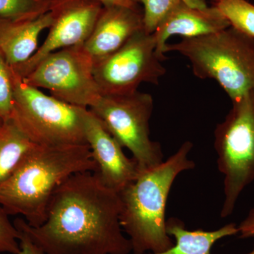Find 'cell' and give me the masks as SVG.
I'll return each instance as SVG.
<instances>
[{
	"label": "cell",
	"mask_w": 254,
	"mask_h": 254,
	"mask_svg": "<svg viewBox=\"0 0 254 254\" xmlns=\"http://www.w3.org/2000/svg\"><path fill=\"white\" fill-rule=\"evenodd\" d=\"M120 193L103 185L95 172L75 174L53 195L45 222L22 229L45 254H131L120 223Z\"/></svg>",
	"instance_id": "6da1fadb"
},
{
	"label": "cell",
	"mask_w": 254,
	"mask_h": 254,
	"mask_svg": "<svg viewBox=\"0 0 254 254\" xmlns=\"http://www.w3.org/2000/svg\"><path fill=\"white\" fill-rule=\"evenodd\" d=\"M96 170L88 145H36L0 185V205L8 215H22L30 226H40L60 185L75 174Z\"/></svg>",
	"instance_id": "7a4b0ae2"
},
{
	"label": "cell",
	"mask_w": 254,
	"mask_h": 254,
	"mask_svg": "<svg viewBox=\"0 0 254 254\" xmlns=\"http://www.w3.org/2000/svg\"><path fill=\"white\" fill-rule=\"evenodd\" d=\"M193 147L191 141L184 142L171 156L141 172L120 192V223L133 254L160 253L175 245L167 232V202L179 175L195 168V162L189 158Z\"/></svg>",
	"instance_id": "3957f363"
},
{
	"label": "cell",
	"mask_w": 254,
	"mask_h": 254,
	"mask_svg": "<svg viewBox=\"0 0 254 254\" xmlns=\"http://www.w3.org/2000/svg\"><path fill=\"white\" fill-rule=\"evenodd\" d=\"M168 52L183 55L196 77L215 80L231 101L254 92V38L232 26L206 36L182 38L167 45Z\"/></svg>",
	"instance_id": "277c9868"
},
{
	"label": "cell",
	"mask_w": 254,
	"mask_h": 254,
	"mask_svg": "<svg viewBox=\"0 0 254 254\" xmlns=\"http://www.w3.org/2000/svg\"><path fill=\"white\" fill-rule=\"evenodd\" d=\"M14 108L11 119L33 143L41 146L87 145L84 112L23 81L11 67Z\"/></svg>",
	"instance_id": "5b68a950"
},
{
	"label": "cell",
	"mask_w": 254,
	"mask_h": 254,
	"mask_svg": "<svg viewBox=\"0 0 254 254\" xmlns=\"http://www.w3.org/2000/svg\"><path fill=\"white\" fill-rule=\"evenodd\" d=\"M219 172L223 175L220 217L233 213L242 192L254 182V92L232 100V108L214 131Z\"/></svg>",
	"instance_id": "8992f818"
},
{
	"label": "cell",
	"mask_w": 254,
	"mask_h": 254,
	"mask_svg": "<svg viewBox=\"0 0 254 254\" xmlns=\"http://www.w3.org/2000/svg\"><path fill=\"white\" fill-rule=\"evenodd\" d=\"M153 109V96L138 91L101 95L90 108L120 145L131 152L140 173L164 161L161 145L150 136Z\"/></svg>",
	"instance_id": "52a82bcc"
},
{
	"label": "cell",
	"mask_w": 254,
	"mask_h": 254,
	"mask_svg": "<svg viewBox=\"0 0 254 254\" xmlns=\"http://www.w3.org/2000/svg\"><path fill=\"white\" fill-rule=\"evenodd\" d=\"M93 66V59L81 45L50 53L22 78L64 103L88 109L101 96Z\"/></svg>",
	"instance_id": "ba28073f"
},
{
	"label": "cell",
	"mask_w": 254,
	"mask_h": 254,
	"mask_svg": "<svg viewBox=\"0 0 254 254\" xmlns=\"http://www.w3.org/2000/svg\"><path fill=\"white\" fill-rule=\"evenodd\" d=\"M156 53L153 34L144 29L132 36L121 48L94 63L93 73L100 94H125L138 91L143 83L158 85L166 73Z\"/></svg>",
	"instance_id": "9c48e42d"
},
{
	"label": "cell",
	"mask_w": 254,
	"mask_h": 254,
	"mask_svg": "<svg viewBox=\"0 0 254 254\" xmlns=\"http://www.w3.org/2000/svg\"><path fill=\"white\" fill-rule=\"evenodd\" d=\"M96 0H56L55 17L46 41L31 59L17 68L24 78L47 55L58 50L81 46L91 36L103 9Z\"/></svg>",
	"instance_id": "30bf717a"
},
{
	"label": "cell",
	"mask_w": 254,
	"mask_h": 254,
	"mask_svg": "<svg viewBox=\"0 0 254 254\" xmlns=\"http://www.w3.org/2000/svg\"><path fill=\"white\" fill-rule=\"evenodd\" d=\"M84 129L87 145L97 166L95 173L103 185L120 193L138 177V165L125 155L123 147L88 109L84 112Z\"/></svg>",
	"instance_id": "8fae6325"
},
{
	"label": "cell",
	"mask_w": 254,
	"mask_h": 254,
	"mask_svg": "<svg viewBox=\"0 0 254 254\" xmlns=\"http://www.w3.org/2000/svg\"><path fill=\"white\" fill-rule=\"evenodd\" d=\"M142 30L143 14L137 6H103L91 36L82 46L95 63L121 48Z\"/></svg>",
	"instance_id": "7c38bea8"
},
{
	"label": "cell",
	"mask_w": 254,
	"mask_h": 254,
	"mask_svg": "<svg viewBox=\"0 0 254 254\" xmlns=\"http://www.w3.org/2000/svg\"><path fill=\"white\" fill-rule=\"evenodd\" d=\"M229 27L230 23L215 5L198 8L182 1L170 11L153 33L157 54L165 61L167 41L173 36H181L182 38H196Z\"/></svg>",
	"instance_id": "4fadbf2b"
},
{
	"label": "cell",
	"mask_w": 254,
	"mask_h": 254,
	"mask_svg": "<svg viewBox=\"0 0 254 254\" xmlns=\"http://www.w3.org/2000/svg\"><path fill=\"white\" fill-rule=\"evenodd\" d=\"M55 17L53 9L33 19L0 17V51L10 66L17 68L31 59L38 50L40 35L49 29Z\"/></svg>",
	"instance_id": "5bb4252c"
},
{
	"label": "cell",
	"mask_w": 254,
	"mask_h": 254,
	"mask_svg": "<svg viewBox=\"0 0 254 254\" xmlns=\"http://www.w3.org/2000/svg\"><path fill=\"white\" fill-rule=\"evenodd\" d=\"M166 229L168 235L175 239V245L165 252L148 254H213L211 250L217 242L238 234L235 223L227 224L213 231H190L183 221L177 218L167 220Z\"/></svg>",
	"instance_id": "9a60e30c"
},
{
	"label": "cell",
	"mask_w": 254,
	"mask_h": 254,
	"mask_svg": "<svg viewBox=\"0 0 254 254\" xmlns=\"http://www.w3.org/2000/svg\"><path fill=\"white\" fill-rule=\"evenodd\" d=\"M36 145L12 119L5 120L0 128V185L12 175Z\"/></svg>",
	"instance_id": "2e32d148"
},
{
	"label": "cell",
	"mask_w": 254,
	"mask_h": 254,
	"mask_svg": "<svg viewBox=\"0 0 254 254\" xmlns=\"http://www.w3.org/2000/svg\"><path fill=\"white\" fill-rule=\"evenodd\" d=\"M215 6L230 26L254 38V5L248 0H217Z\"/></svg>",
	"instance_id": "e0dca14e"
},
{
	"label": "cell",
	"mask_w": 254,
	"mask_h": 254,
	"mask_svg": "<svg viewBox=\"0 0 254 254\" xmlns=\"http://www.w3.org/2000/svg\"><path fill=\"white\" fill-rule=\"evenodd\" d=\"M55 4L56 0H0V17L33 19L51 11Z\"/></svg>",
	"instance_id": "ac0fdd59"
},
{
	"label": "cell",
	"mask_w": 254,
	"mask_h": 254,
	"mask_svg": "<svg viewBox=\"0 0 254 254\" xmlns=\"http://www.w3.org/2000/svg\"><path fill=\"white\" fill-rule=\"evenodd\" d=\"M184 1L191 6L206 7L205 0H141L144 10L143 13V29L153 34L165 16L179 4Z\"/></svg>",
	"instance_id": "d6986e66"
},
{
	"label": "cell",
	"mask_w": 254,
	"mask_h": 254,
	"mask_svg": "<svg viewBox=\"0 0 254 254\" xmlns=\"http://www.w3.org/2000/svg\"><path fill=\"white\" fill-rule=\"evenodd\" d=\"M14 108V84L11 66L0 51V117L11 118Z\"/></svg>",
	"instance_id": "ffe728a7"
},
{
	"label": "cell",
	"mask_w": 254,
	"mask_h": 254,
	"mask_svg": "<svg viewBox=\"0 0 254 254\" xmlns=\"http://www.w3.org/2000/svg\"><path fill=\"white\" fill-rule=\"evenodd\" d=\"M8 213L0 205V254H18V230L10 221Z\"/></svg>",
	"instance_id": "44dd1931"
},
{
	"label": "cell",
	"mask_w": 254,
	"mask_h": 254,
	"mask_svg": "<svg viewBox=\"0 0 254 254\" xmlns=\"http://www.w3.org/2000/svg\"><path fill=\"white\" fill-rule=\"evenodd\" d=\"M16 227L18 230V233H19L18 241H19L20 252L18 254H45L41 249L39 248L32 241L26 232L23 231L22 229L20 228V227L17 226H16Z\"/></svg>",
	"instance_id": "7402d4cb"
},
{
	"label": "cell",
	"mask_w": 254,
	"mask_h": 254,
	"mask_svg": "<svg viewBox=\"0 0 254 254\" xmlns=\"http://www.w3.org/2000/svg\"><path fill=\"white\" fill-rule=\"evenodd\" d=\"M237 230L240 238L254 237V207L250 209L246 218L237 225Z\"/></svg>",
	"instance_id": "603a6c76"
},
{
	"label": "cell",
	"mask_w": 254,
	"mask_h": 254,
	"mask_svg": "<svg viewBox=\"0 0 254 254\" xmlns=\"http://www.w3.org/2000/svg\"><path fill=\"white\" fill-rule=\"evenodd\" d=\"M104 6H124L128 7H136L137 4L129 0H96Z\"/></svg>",
	"instance_id": "cb8c5ba5"
},
{
	"label": "cell",
	"mask_w": 254,
	"mask_h": 254,
	"mask_svg": "<svg viewBox=\"0 0 254 254\" xmlns=\"http://www.w3.org/2000/svg\"><path fill=\"white\" fill-rule=\"evenodd\" d=\"M4 121L5 120H4V119L0 117V128H1V126H2L3 124H4Z\"/></svg>",
	"instance_id": "d4e9b609"
},
{
	"label": "cell",
	"mask_w": 254,
	"mask_h": 254,
	"mask_svg": "<svg viewBox=\"0 0 254 254\" xmlns=\"http://www.w3.org/2000/svg\"><path fill=\"white\" fill-rule=\"evenodd\" d=\"M129 1H132V2L134 3V4H138V3H141V0H129Z\"/></svg>",
	"instance_id": "484cf974"
},
{
	"label": "cell",
	"mask_w": 254,
	"mask_h": 254,
	"mask_svg": "<svg viewBox=\"0 0 254 254\" xmlns=\"http://www.w3.org/2000/svg\"><path fill=\"white\" fill-rule=\"evenodd\" d=\"M245 254H254V247L253 250H252V252H250V253Z\"/></svg>",
	"instance_id": "4316f807"
},
{
	"label": "cell",
	"mask_w": 254,
	"mask_h": 254,
	"mask_svg": "<svg viewBox=\"0 0 254 254\" xmlns=\"http://www.w3.org/2000/svg\"><path fill=\"white\" fill-rule=\"evenodd\" d=\"M211 1H214V2H216L217 0H211Z\"/></svg>",
	"instance_id": "83f0119b"
},
{
	"label": "cell",
	"mask_w": 254,
	"mask_h": 254,
	"mask_svg": "<svg viewBox=\"0 0 254 254\" xmlns=\"http://www.w3.org/2000/svg\"></svg>",
	"instance_id": "f1b7e54d"
}]
</instances>
